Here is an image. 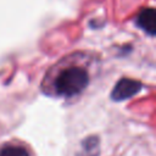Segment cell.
<instances>
[{"instance_id":"obj_1","label":"cell","mask_w":156,"mask_h":156,"mask_svg":"<svg viewBox=\"0 0 156 156\" xmlns=\"http://www.w3.org/2000/svg\"><path fill=\"white\" fill-rule=\"evenodd\" d=\"M89 84V74L82 67H68L58 73L54 85L58 95L72 98L80 94Z\"/></svg>"},{"instance_id":"obj_2","label":"cell","mask_w":156,"mask_h":156,"mask_svg":"<svg viewBox=\"0 0 156 156\" xmlns=\"http://www.w3.org/2000/svg\"><path fill=\"white\" fill-rule=\"evenodd\" d=\"M143 89V84L139 80L132 78H121L111 91V99L113 101H124L136 95Z\"/></svg>"},{"instance_id":"obj_3","label":"cell","mask_w":156,"mask_h":156,"mask_svg":"<svg viewBox=\"0 0 156 156\" xmlns=\"http://www.w3.org/2000/svg\"><path fill=\"white\" fill-rule=\"evenodd\" d=\"M136 26L146 34L154 37L156 34V12L154 9H144L136 17Z\"/></svg>"},{"instance_id":"obj_4","label":"cell","mask_w":156,"mask_h":156,"mask_svg":"<svg viewBox=\"0 0 156 156\" xmlns=\"http://www.w3.org/2000/svg\"><path fill=\"white\" fill-rule=\"evenodd\" d=\"M100 155V139L98 135H90L82 140L80 149L76 156H99Z\"/></svg>"},{"instance_id":"obj_5","label":"cell","mask_w":156,"mask_h":156,"mask_svg":"<svg viewBox=\"0 0 156 156\" xmlns=\"http://www.w3.org/2000/svg\"><path fill=\"white\" fill-rule=\"evenodd\" d=\"M0 156H29V154L22 146L7 145L0 150Z\"/></svg>"}]
</instances>
